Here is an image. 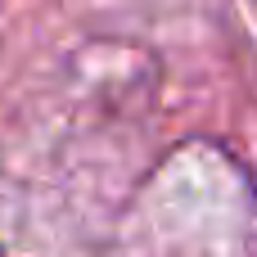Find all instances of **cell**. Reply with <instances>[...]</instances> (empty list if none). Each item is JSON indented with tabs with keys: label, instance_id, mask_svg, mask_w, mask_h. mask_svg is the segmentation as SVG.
<instances>
[]
</instances>
